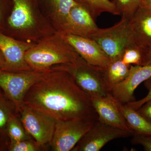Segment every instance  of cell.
Segmentation results:
<instances>
[{
	"label": "cell",
	"instance_id": "cell-9",
	"mask_svg": "<svg viewBox=\"0 0 151 151\" xmlns=\"http://www.w3.org/2000/svg\"><path fill=\"white\" fill-rule=\"evenodd\" d=\"M132 135L133 133L111 127L98 119L72 151H99L111 141Z\"/></svg>",
	"mask_w": 151,
	"mask_h": 151
},
{
	"label": "cell",
	"instance_id": "cell-4",
	"mask_svg": "<svg viewBox=\"0 0 151 151\" xmlns=\"http://www.w3.org/2000/svg\"><path fill=\"white\" fill-rule=\"evenodd\" d=\"M89 38L97 42L111 61L122 59L126 49L136 44L130 31L129 20L124 18L111 27L98 29Z\"/></svg>",
	"mask_w": 151,
	"mask_h": 151
},
{
	"label": "cell",
	"instance_id": "cell-27",
	"mask_svg": "<svg viewBox=\"0 0 151 151\" xmlns=\"http://www.w3.org/2000/svg\"><path fill=\"white\" fill-rule=\"evenodd\" d=\"M144 85L148 90L147 94L145 97L141 100L137 101L134 100L127 103V105L135 110H137L144 103L151 99V77L144 82Z\"/></svg>",
	"mask_w": 151,
	"mask_h": 151
},
{
	"label": "cell",
	"instance_id": "cell-19",
	"mask_svg": "<svg viewBox=\"0 0 151 151\" xmlns=\"http://www.w3.org/2000/svg\"><path fill=\"white\" fill-rule=\"evenodd\" d=\"M88 9L94 19L104 12L119 15L115 5L110 0H78Z\"/></svg>",
	"mask_w": 151,
	"mask_h": 151
},
{
	"label": "cell",
	"instance_id": "cell-7",
	"mask_svg": "<svg viewBox=\"0 0 151 151\" xmlns=\"http://www.w3.org/2000/svg\"><path fill=\"white\" fill-rule=\"evenodd\" d=\"M98 119L56 121L54 134L49 144L52 150L72 151Z\"/></svg>",
	"mask_w": 151,
	"mask_h": 151
},
{
	"label": "cell",
	"instance_id": "cell-1",
	"mask_svg": "<svg viewBox=\"0 0 151 151\" xmlns=\"http://www.w3.org/2000/svg\"><path fill=\"white\" fill-rule=\"evenodd\" d=\"M24 103L56 121L98 119L90 97L62 65L48 69L29 89Z\"/></svg>",
	"mask_w": 151,
	"mask_h": 151
},
{
	"label": "cell",
	"instance_id": "cell-3",
	"mask_svg": "<svg viewBox=\"0 0 151 151\" xmlns=\"http://www.w3.org/2000/svg\"><path fill=\"white\" fill-rule=\"evenodd\" d=\"M81 58L57 32L42 38L25 55V61L31 69L40 71L56 65L73 63Z\"/></svg>",
	"mask_w": 151,
	"mask_h": 151
},
{
	"label": "cell",
	"instance_id": "cell-10",
	"mask_svg": "<svg viewBox=\"0 0 151 151\" xmlns=\"http://www.w3.org/2000/svg\"><path fill=\"white\" fill-rule=\"evenodd\" d=\"M35 44L19 40L0 32V50L5 61L2 70L14 72L32 70L25 61V55Z\"/></svg>",
	"mask_w": 151,
	"mask_h": 151
},
{
	"label": "cell",
	"instance_id": "cell-18",
	"mask_svg": "<svg viewBox=\"0 0 151 151\" xmlns=\"http://www.w3.org/2000/svg\"><path fill=\"white\" fill-rule=\"evenodd\" d=\"M131 65L125 64L122 59L111 60L105 69L110 91L113 86L124 81L127 78L129 73Z\"/></svg>",
	"mask_w": 151,
	"mask_h": 151
},
{
	"label": "cell",
	"instance_id": "cell-8",
	"mask_svg": "<svg viewBox=\"0 0 151 151\" xmlns=\"http://www.w3.org/2000/svg\"><path fill=\"white\" fill-rule=\"evenodd\" d=\"M18 116L32 139L41 146L49 145L54 134L55 120L24 104Z\"/></svg>",
	"mask_w": 151,
	"mask_h": 151
},
{
	"label": "cell",
	"instance_id": "cell-16",
	"mask_svg": "<svg viewBox=\"0 0 151 151\" xmlns=\"http://www.w3.org/2000/svg\"><path fill=\"white\" fill-rule=\"evenodd\" d=\"M40 9L44 8L48 14L49 19L56 32L59 31L65 22L75 0H38Z\"/></svg>",
	"mask_w": 151,
	"mask_h": 151
},
{
	"label": "cell",
	"instance_id": "cell-21",
	"mask_svg": "<svg viewBox=\"0 0 151 151\" xmlns=\"http://www.w3.org/2000/svg\"><path fill=\"white\" fill-rule=\"evenodd\" d=\"M119 15L130 20L142 5V0H111Z\"/></svg>",
	"mask_w": 151,
	"mask_h": 151
},
{
	"label": "cell",
	"instance_id": "cell-29",
	"mask_svg": "<svg viewBox=\"0 0 151 151\" xmlns=\"http://www.w3.org/2000/svg\"><path fill=\"white\" fill-rule=\"evenodd\" d=\"M151 64V45L144 49V56L142 65Z\"/></svg>",
	"mask_w": 151,
	"mask_h": 151
},
{
	"label": "cell",
	"instance_id": "cell-28",
	"mask_svg": "<svg viewBox=\"0 0 151 151\" xmlns=\"http://www.w3.org/2000/svg\"><path fill=\"white\" fill-rule=\"evenodd\" d=\"M137 111L144 119L151 124V99L144 103Z\"/></svg>",
	"mask_w": 151,
	"mask_h": 151
},
{
	"label": "cell",
	"instance_id": "cell-30",
	"mask_svg": "<svg viewBox=\"0 0 151 151\" xmlns=\"http://www.w3.org/2000/svg\"><path fill=\"white\" fill-rule=\"evenodd\" d=\"M142 5L151 9V0H142Z\"/></svg>",
	"mask_w": 151,
	"mask_h": 151
},
{
	"label": "cell",
	"instance_id": "cell-5",
	"mask_svg": "<svg viewBox=\"0 0 151 151\" xmlns=\"http://www.w3.org/2000/svg\"><path fill=\"white\" fill-rule=\"evenodd\" d=\"M62 65L90 97L108 95L110 88L104 68L90 65L81 58L76 62Z\"/></svg>",
	"mask_w": 151,
	"mask_h": 151
},
{
	"label": "cell",
	"instance_id": "cell-22",
	"mask_svg": "<svg viewBox=\"0 0 151 151\" xmlns=\"http://www.w3.org/2000/svg\"><path fill=\"white\" fill-rule=\"evenodd\" d=\"M144 49L137 45H132L125 50L122 57V61L128 65H142L144 56Z\"/></svg>",
	"mask_w": 151,
	"mask_h": 151
},
{
	"label": "cell",
	"instance_id": "cell-14",
	"mask_svg": "<svg viewBox=\"0 0 151 151\" xmlns=\"http://www.w3.org/2000/svg\"><path fill=\"white\" fill-rule=\"evenodd\" d=\"M90 99L100 121L111 127L133 134L134 132L130 129L124 116L108 94L105 97H91Z\"/></svg>",
	"mask_w": 151,
	"mask_h": 151
},
{
	"label": "cell",
	"instance_id": "cell-15",
	"mask_svg": "<svg viewBox=\"0 0 151 151\" xmlns=\"http://www.w3.org/2000/svg\"><path fill=\"white\" fill-rule=\"evenodd\" d=\"M133 40L137 45L145 49L151 45V9L141 5L129 20Z\"/></svg>",
	"mask_w": 151,
	"mask_h": 151
},
{
	"label": "cell",
	"instance_id": "cell-12",
	"mask_svg": "<svg viewBox=\"0 0 151 151\" xmlns=\"http://www.w3.org/2000/svg\"><path fill=\"white\" fill-rule=\"evenodd\" d=\"M60 33L79 56L90 65L105 69L111 63L110 58L92 39L67 33Z\"/></svg>",
	"mask_w": 151,
	"mask_h": 151
},
{
	"label": "cell",
	"instance_id": "cell-2",
	"mask_svg": "<svg viewBox=\"0 0 151 151\" xmlns=\"http://www.w3.org/2000/svg\"><path fill=\"white\" fill-rule=\"evenodd\" d=\"M13 8L4 30L19 40L36 43L56 32L48 18L44 16L38 0H12Z\"/></svg>",
	"mask_w": 151,
	"mask_h": 151
},
{
	"label": "cell",
	"instance_id": "cell-17",
	"mask_svg": "<svg viewBox=\"0 0 151 151\" xmlns=\"http://www.w3.org/2000/svg\"><path fill=\"white\" fill-rule=\"evenodd\" d=\"M116 107L119 109L129 127L134 133L151 135V124L144 119L135 110L127 105L113 99L109 94Z\"/></svg>",
	"mask_w": 151,
	"mask_h": 151
},
{
	"label": "cell",
	"instance_id": "cell-23",
	"mask_svg": "<svg viewBox=\"0 0 151 151\" xmlns=\"http://www.w3.org/2000/svg\"><path fill=\"white\" fill-rule=\"evenodd\" d=\"M46 150V146L40 145L32 139L11 143L9 147L11 151H41Z\"/></svg>",
	"mask_w": 151,
	"mask_h": 151
},
{
	"label": "cell",
	"instance_id": "cell-24",
	"mask_svg": "<svg viewBox=\"0 0 151 151\" xmlns=\"http://www.w3.org/2000/svg\"><path fill=\"white\" fill-rule=\"evenodd\" d=\"M6 103L2 95L0 93V130L1 131H4L5 128L7 130L9 120L14 114Z\"/></svg>",
	"mask_w": 151,
	"mask_h": 151
},
{
	"label": "cell",
	"instance_id": "cell-11",
	"mask_svg": "<svg viewBox=\"0 0 151 151\" xmlns=\"http://www.w3.org/2000/svg\"><path fill=\"white\" fill-rule=\"evenodd\" d=\"M70 10L59 31L84 37H89L99 28L86 6L78 0Z\"/></svg>",
	"mask_w": 151,
	"mask_h": 151
},
{
	"label": "cell",
	"instance_id": "cell-31",
	"mask_svg": "<svg viewBox=\"0 0 151 151\" xmlns=\"http://www.w3.org/2000/svg\"><path fill=\"white\" fill-rule=\"evenodd\" d=\"M4 59L1 52L0 50V69L2 70L4 65Z\"/></svg>",
	"mask_w": 151,
	"mask_h": 151
},
{
	"label": "cell",
	"instance_id": "cell-13",
	"mask_svg": "<svg viewBox=\"0 0 151 151\" xmlns=\"http://www.w3.org/2000/svg\"><path fill=\"white\" fill-rule=\"evenodd\" d=\"M151 77V64L131 65L127 78L111 88L108 93L114 100L124 104L134 101V92L139 85Z\"/></svg>",
	"mask_w": 151,
	"mask_h": 151
},
{
	"label": "cell",
	"instance_id": "cell-6",
	"mask_svg": "<svg viewBox=\"0 0 151 151\" xmlns=\"http://www.w3.org/2000/svg\"><path fill=\"white\" fill-rule=\"evenodd\" d=\"M47 70L14 72L0 69V87L14 106L17 115L24 104L25 96L29 89L42 79Z\"/></svg>",
	"mask_w": 151,
	"mask_h": 151
},
{
	"label": "cell",
	"instance_id": "cell-25",
	"mask_svg": "<svg viewBox=\"0 0 151 151\" xmlns=\"http://www.w3.org/2000/svg\"><path fill=\"white\" fill-rule=\"evenodd\" d=\"M13 5L12 0H0V30H4Z\"/></svg>",
	"mask_w": 151,
	"mask_h": 151
},
{
	"label": "cell",
	"instance_id": "cell-20",
	"mask_svg": "<svg viewBox=\"0 0 151 151\" xmlns=\"http://www.w3.org/2000/svg\"><path fill=\"white\" fill-rule=\"evenodd\" d=\"M17 116L13 114L8 123L7 132L10 139L11 144L32 139Z\"/></svg>",
	"mask_w": 151,
	"mask_h": 151
},
{
	"label": "cell",
	"instance_id": "cell-26",
	"mask_svg": "<svg viewBox=\"0 0 151 151\" xmlns=\"http://www.w3.org/2000/svg\"><path fill=\"white\" fill-rule=\"evenodd\" d=\"M131 142L134 145H141L144 150L151 151V135L142 134L134 132Z\"/></svg>",
	"mask_w": 151,
	"mask_h": 151
}]
</instances>
